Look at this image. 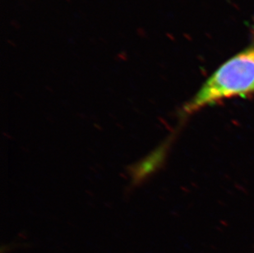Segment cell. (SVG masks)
<instances>
[{
  "instance_id": "cell-1",
  "label": "cell",
  "mask_w": 254,
  "mask_h": 253,
  "mask_svg": "<svg viewBox=\"0 0 254 253\" xmlns=\"http://www.w3.org/2000/svg\"><path fill=\"white\" fill-rule=\"evenodd\" d=\"M254 93V44L221 65L182 109L190 115L207 105Z\"/></svg>"
},
{
  "instance_id": "cell-2",
  "label": "cell",
  "mask_w": 254,
  "mask_h": 253,
  "mask_svg": "<svg viewBox=\"0 0 254 253\" xmlns=\"http://www.w3.org/2000/svg\"><path fill=\"white\" fill-rule=\"evenodd\" d=\"M171 141L172 139H167L150 154L127 168L131 187L135 188L143 184L163 165Z\"/></svg>"
}]
</instances>
